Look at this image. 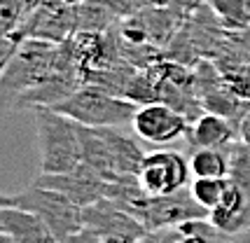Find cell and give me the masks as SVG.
<instances>
[{
  "mask_svg": "<svg viewBox=\"0 0 250 243\" xmlns=\"http://www.w3.org/2000/svg\"><path fill=\"white\" fill-rule=\"evenodd\" d=\"M65 68L75 66L65 52L63 42H49L38 38L23 40L17 47V52L10 56V61L2 66L0 91L5 99V108H12L19 96L40 87L42 82H47L52 75Z\"/></svg>",
  "mask_w": 250,
  "mask_h": 243,
  "instance_id": "obj_1",
  "label": "cell"
},
{
  "mask_svg": "<svg viewBox=\"0 0 250 243\" xmlns=\"http://www.w3.org/2000/svg\"><path fill=\"white\" fill-rule=\"evenodd\" d=\"M38 150H40V176H61L82 166V136L80 124L52 108L33 110Z\"/></svg>",
  "mask_w": 250,
  "mask_h": 243,
  "instance_id": "obj_2",
  "label": "cell"
},
{
  "mask_svg": "<svg viewBox=\"0 0 250 243\" xmlns=\"http://www.w3.org/2000/svg\"><path fill=\"white\" fill-rule=\"evenodd\" d=\"M138 108L141 105H136L129 99L115 96L96 84H84L52 110L61 112L68 120L87 129H120L133 124Z\"/></svg>",
  "mask_w": 250,
  "mask_h": 243,
  "instance_id": "obj_3",
  "label": "cell"
},
{
  "mask_svg": "<svg viewBox=\"0 0 250 243\" xmlns=\"http://www.w3.org/2000/svg\"><path fill=\"white\" fill-rule=\"evenodd\" d=\"M0 206H14V208H23L35 213L52 229V234L59 239V243H65L70 236H75L84 227L82 208L77 206L75 201H70L65 194L56 192V189L42 187L38 182H31L21 192L5 194L0 199Z\"/></svg>",
  "mask_w": 250,
  "mask_h": 243,
  "instance_id": "obj_4",
  "label": "cell"
},
{
  "mask_svg": "<svg viewBox=\"0 0 250 243\" xmlns=\"http://www.w3.org/2000/svg\"><path fill=\"white\" fill-rule=\"evenodd\" d=\"M131 215L138 218L147 232H159V229H173L189 220H204L210 213L196 203L192 192L180 189L166 197H150V194L143 197L138 206L131 210Z\"/></svg>",
  "mask_w": 250,
  "mask_h": 243,
  "instance_id": "obj_5",
  "label": "cell"
},
{
  "mask_svg": "<svg viewBox=\"0 0 250 243\" xmlns=\"http://www.w3.org/2000/svg\"><path fill=\"white\" fill-rule=\"evenodd\" d=\"M192 173L189 162L175 150H154L145 157L138 182L150 197H166L187 189V178Z\"/></svg>",
  "mask_w": 250,
  "mask_h": 243,
  "instance_id": "obj_6",
  "label": "cell"
},
{
  "mask_svg": "<svg viewBox=\"0 0 250 243\" xmlns=\"http://www.w3.org/2000/svg\"><path fill=\"white\" fill-rule=\"evenodd\" d=\"M133 131L150 145H168L187 136L189 120L166 103H147L136 112Z\"/></svg>",
  "mask_w": 250,
  "mask_h": 243,
  "instance_id": "obj_7",
  "label": "cell"
},
{
  "mask_svg": "<svg viewBox=\"0 0 250 243\" xmlns=\"http://www.w3.org/2000/svg\"><path fill=\"white\" fill-rule=\"evenodd\" d=\"M33 182L61 192L70 201H75L80 208H87V206L101 199H108L110 187H112V182L103 180L96 171H91L84 164L75 171H70V173H61V176H40L38 173V178Z\"/></svg>",
  "mask_w": 250,
  "mask_h": 243,
  "instance_id": "obj_8",
  "label": "cell"
},
{
  "mask_svg": "<svg viewBox=\"0 0 250 243\" xmlns=\"http://www.w3.org/2000/svg\"><path fill=\"white\" fill-rule=\"evenodd\" d=\"M82 222L101 236H126L136 243L147 234L145 224L138 218H133L129 210L117 206L112 199H101L82 208Z\"/></svg>",
  "mask_w": 250,
  "mask_h": 243,
  "instance_id": "obj_9",
  "label": "cell"
},
{
  "mask_svg": "<svg viewBox=\"0 0 250 243\" xmlns=\"http://www.w3.org/2000/svg\"><path fill=\"white\" fill-rule=\"evenodd\" d=\"M189 145L194 150L201 147H213V150H229L239 141V129L236 122L215 115V112H204L189 124Z\"/></svg>",
  "mask_w": 250,
  "mask_h": 243,
  "instance_id": "obj_10",
  "label": "cell"
},
{
  "mask_svg": "<svg viewBox=\"0 0 250 243\" xmlns=\"http://www.w3.org/2000/svg\"><path fill=\"white\" fill-rule=\"evenodd\" d=\"M0 234L12 236L17 243H59L35 213L14 206H0Z\"/></svg>",
  "mask_w": 250,
  "mask_h": 243,
  "instance_id": "obj_11",
  "label": "cell"
},
{
  "mask_svg": "<svg viewBox=\"0 0 250 243\" xmlns=\"http://www.w3.org/2000/svg\"><path fill=\"white\" fill-rule=\"evenodd\" d=\"M210 224L225 236H241L250 227V197H246L234 182H229L225 199L208 215Z\"/></svg>",
  "mask_w": 250,
  "mask_h": 243,
  "instance_id": "obj_12",
  "label": "cell"
},
{
  "mask_svg": "<svg viewBox=\"0 0 250 243\" xmlns=\"http://www.w3.org/2000/svg\"><path fill=\"white\" fill-rule=\"evenodd\" d=\"M189 168L194 178H229V150H194L189 157Z\"/></svg>",
  "mask_w": 250,
  "mask_h": 243,
  "instance_id": "obj_13",
  "label": "cell"
},
{
  "mask_svg": "<svg viewBox=\"0 0 250 243\" xmlns=\"http://www.w3.org/2000/svg\"><path fill=\"white\" fill-rule=\"evenodd\" d=\"M227 187H229V178H194L189 192L196 199V203L210 213V210H215L220 206V201L225 199Z\"/></svg>",
  "mask_w": 250,
  "mask_h": 243,
  "instance_id": "obj_14",
  "label": "cell"
},
{
  "mask_svg": "<svg viewBox=\"0 0 250 243\" xmlns=\"http://www.w3.org/2000/svg\"><path fill=\"white\" fill-rule=\"evenodd\" d=\"M229 182L250 197V147L239 141L229 147Z\"/></svg>",
  "mask_w": 250,
  "mask_h": 243,
  "instance_id": "obj_15",
  "label": "cell"
},
{
  "mask_svg": "<svg viewBox=\"0 0 250 243\" xmlns=\"http://www.w3.org/2000/svg\"><path fill=\"white\" fill-rule=\"evenodd\" d=\"M210 10L218 14L225 31H246V0H204Z\"/></svg>",
  "mask_w": 250,
  "mask_h": 243,
  "instance_id": "obj_16",
  "label": "cell"
},
{
  "mask_svg": "<svg viewBox=\"0 0 250 243\" xmlns=\"http://www.w3.org/2000/svg\"><path fill=\"white\" fill-rule=\"evenodd\" d=\"M65 243H101V234L89 229V227H82L75 236H70Z\"/></svg>",
  "mask_w": 250,
  "mask_h": 243,
  "instance_id": "obj_17",
  "label": "cell"
},
{
  "mask_svg": "<svg viewBox=\"0 0 250 243\" xmlns=\"http://www.w3.org/2000/svg\"><path fill=\"white\" fill-rule=\"evenodd\" d=\"M236 129H239V143L250 147V108H246L243 117H241L239 124H236Z\"/></svg>",
  "mask_w": 250,
  "mask_h": 243,
  "instance_id": "obj_18",
  "label": "cell"
},
{
  "mask_svg": "<svg viewBox=\"0 0 250 243\" xmlns=\"http://www.w3.org/2000/svg\"><path fill=\"white\" fill-rule=\"evenodd\" d=\"M101 243H136L126 236H101Z\"/></svg>",
  "mask_w": 250,
  "mask_h": 243,
  "instance_id": "obj_19",
  "label": "cell"
},
{
  "mask_svg": "<svg viewBox=\"0 0 250 243\" xmlns=\"http://www.w3.org/2000/svg\"><path fill=\"white\" fill-rule=\"evenodd\" d=\"M0 243H17L12 236H7V234H0Z\"/></svg>",
  "mask_w": 250,
  "mask_h": 243,
  "instance_id": "obj_20",
  "label": "cell"
},
{
  "mask_svg": "<svg viewBox=\"0 0 250 243\" xmlns=\"http://www.w3.org/2000/svg\"><path fill=\"white\" fill-rule=\"evenodd\" d=\"M246 21H248V28H250V0H246Z\"/></svg>",
  "mask_w": 250,
  "mask_h": 243,
  "instance_id": "obj_21",
  "label": "cell"
}]
</instances>
